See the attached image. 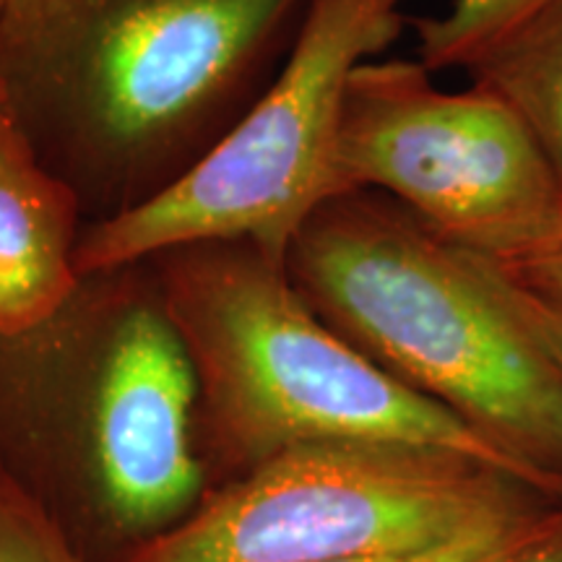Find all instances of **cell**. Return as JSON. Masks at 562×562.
Masks as SVG:
<instances>
[{
    "label": "cell",
    "instance_id": "6da1fadb",
    "mask_svg": "<svg viewBox=\"0 0 562 562\" xmlns=\"http://www.w3.org/2000/svg\"><path fill=\"white\" fill-rule=\"evenodd\" d=\"M284 266L334 331L562 497V378L487 258L357 191L315 211Z\"/></svg>",
    "mask_w": 562,
    "mask_h": 562
},
{
    "label": "cell",
    "instance_id": "7a4b0ae2",
    "mask_svg": "<svg viewBox=\"0 0 562 562\" xmlns=\"http://www.w3.org/2000/svg\"><path fill=\"white\" fill-rule=\"evenodd\" d=\"M133 269L81 281L50 321L0 336V467L32 487L76 440L97 524L121 552L209 492L199 381L178 328Z\"/></svg>",
    "mask_w": 562,
    "mask_h": 562
},
{
    "label": "cell",
    "instance_id": "3957f363",
    "mask_svg": "<svg viewBox=\"0 0 562 562\" xmlns=\"http://www.w3.org/2000/svg\"><path fill=\"white\" fill-rule=\"evenodd\" d=\"M149 263L199 381L209 490L290 448L331 440L446 448L526 476L334 331L284 261L252 243L182 245Z\"/></svg>",
    "mask_w": 562,
    "mask_h": 562
},
{
    "label": "cell",
    "instance_id": "277c9868",
    "mask_svg": "<svg viewBox=\"0 0 562 562\" xmlns=\"http://www.w3.org/2000/svg\"><path fill=\"white\" fill-rule=\"evenodd\" d=\"M562 505L526 476L446 448L307 442L211 487L110 562H334L417 552Z\"/></svg>",
    "mask_w": 562,
    "mask_h": 562
},
{
    "label": "cell",
    "instance_id": "5b68a950",
    "mask_svg": "<svg viewBox=\"0 0 562 562\" xmlns=\"http://www.w3.org/2000/svg\"><path fill=\"white\" fill-rule=\"evenodd\" d=\"M404 0H307L284 68L180 175L102 216L79 243L81 279L144 266L195 243H252L277 261L336 199L351 74L402 34Z\"/></svg>",
    "mask_w": 562,
    "mask_h": 562
},
{
    "label": "cell",
    "instance_id": "8992f818",
    "mask_svg": "<svg viewBox=\"0 0 562 562\" xmlns=\"http://www.w3.org/2000/svg\"><path fill=\"white\" fill-rule=\"evenodd\" d=\"M302 0H81L0 79L42 159L149 170L227 100Z\"/></svg>",
    "mask_w": 562,
    "mask_h": 562
},
{
    "label": "cell",
    "instance_id": "52a82bcc",
    "mask_svg": "<svg viewBox=\"0 0 562 562\" xmlns=\"http://www.w3.org/2000/svg\"><path fill=\"white\" fill-rule=\"evenodd\" d=\"M339 193L402 203L448 243L497 256L542 224L562 186L529 133L480 87L446 91L419 60L351 74L336 154Z\"/></svg>",
    "mask_w": 562,
    "mask_h": 562
},
{
    "label": "cell",
    "instance_id": "ba28073f",
    "mask_svg": "<svg viewBox=\"0 0 562 562\" xmlns=\"http://www.w3.org/2000/svg\"><path fill=\"white\" fill-rule=\"evenodd\" d=\"M81 201L42 159L0 79V336L50 321L79 292Z\"/></svg>",
    "mask_w": 562,
    "mask_h": 562
},
{
    "label": "cell",
    "instance_id": "9c48e42d",
    "mask_svg": "<svg viewBox=\"0 0 562 562\" xmlns=\"http://www.w3.org/2000/svg\"><path fill=\"white\" fill-rule=\"evenodd\" d=\"M467 74L518 117L562 186V0Z\"/></svg>",
    "mask_w": 562,
    "mask_h": 562
},
{
    "label": "cell",
    "instance_id": "30bf717a",
    "mask_svg": "<svg viewBox=\"0 0 562 562\" xmlns=\"http://www.w3.org/2000/svg\"><path fill=\"white\" fill-rule=\"evenodd\" d=\"M560 0H453L440 16L414 19L419 63L427 70L474 68L533 16Z\"/></svg>",
    "mask_w": 562,
    "mask_h": 562
},
{
    "label": "cell",
    "instance_id": "8fae6325",
    "mask_svg": "<svg viewBox=\"0 0 562 562\" xmlns=\"http://www.w3.org/2000/svg\"><path fill=\"white\" fill-rule=\"evenodd\" d=\"M0 562H89L50 508L0 467Z\"/></svg>",
    "mask_w": 562,
    "mask_h": 562
},
{
    "label": "cell",
    "instance_id": "7c38bea8",
    "mask_svg": "<svg viewBox=\"0 0 562 562\" xmlns=\"http://www.w3.org/2000/svg\"><path fill=\"white\" fill-rule=\"evenodd\" d=\"M487 261L510 284L562 302V201L531 235Z\"/></svg>",
    "mask_w": 562,
    "mask_h": 562
},
{
    "label": "cell",
    "instance_id": "4fadbf2b",
    "mask_svg": "<svg viewBox=\"0 0 562 562\" xmlns=\"http://www.w3.org/2000/svg\"><path fill=\"white\" fill-rule=\"evenodd\" d=\"M554 510L537 518H526V521L505 524V526H495V529L469 533V537L453 539V542H446L438 547H427V550L402 552V554H378V558L334 560V562H510L526 550V544L537 537L539 529H542L547 518H550Z\"/></svg>",
    "mask_w": 562,
    "mask_h": 562
},
{
    "label": "cell",
    "instance_id": "5bb4252c",
    "mask_svg": "<svg viewBox=\"0 0 562 562\" xmlns=\"http://www.w3.org/2000/svg\"><path fill=\"white\" fill-rule=\"evenodd\" d=\"M490 263V261H487ZM492 266V263H490ZM495 271V266H492ZM497 284H501L503 297L510 305V311L516 313V318L529 328V334L537 339L539 347L544 349V355L550 357L554 370L562 378V302L539 297V294L526 292L521 286L510 284L508 279L501 277L495 271Z\"/></svg>",
    "mask_w": 562,
    "mask_h": 562
},
{
    "label": "cell",
    "instance_id": "9a60e30c",
    "mask_svg": "<svg viewBox=\"0 0 562 562\" xmlns=\"http://www.w3.org/2000/svg\"><path fill=\"white\" fill-rule=\"evenodd\" d=\"M81 0H0V47L24 45L74 11Z\"/></svg>",
    "mask_w": 562,
    "mask_h": 562
},
{
    "label": "cell",
    "instance_id": "2e32d148",
    "mask_svg": "<svg viewBox=\"0 0 562 562\" xmlns=\"http://www.w3.org/2000/svg\"><path fill=\"white\" fill-rule=\"evenodd\" d=\"M510 562H562V505L547 518L526 550Z\"/></svg>",
    "mask_w": 562,
    "mask_h": 562
}]
</instances>
